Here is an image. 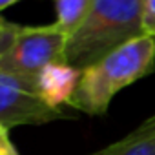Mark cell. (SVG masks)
Wrapping results in <instances>:
<instances>
[{"mask_svg": "<svg viewBox=\"0 0 155 155\" xmlns=\"http://www.w3.org/2000/svg\"><path fill=\"white\" fill-rule=\"evenodd\" d=\"M155 69V38L139 37L81 71L68 106L88 115H104L111 99Z\"/></svg>", "mask_w": 155, "mask_h": 155, "instance_id": "6da1fadb", "label": "cell"}, {"mask_svg": "<svg viewBox=\"0 0 155 155\" xmlns=\"http://www.w3.org/2000/svg\"><path fill=\"white\" fill-rule=\"evenodd\" d=\"M144 0H93L91 9L66 44L64 60L79 71L117 48L144 37Z\"/></svg>", "mask_w": 155, "mask_h": 155, "instance_id": "7a4b0ae2", "label": "cell"}, {"mask_svg": "<svg viewBox=\"0 0 155 155\" xmlns=\"http://www.w3.org/2000/svg\"><path fill=\"white\" fill-rule=\"evenodd\" d=\"M66 44L68 35L57 24L20 26L13 46L0 58V69L35 79L42 68L53 62H66Z\"/></svg>", "mask_w": 155, "mask_h": 155, "instance_id": "3957f363", "label": "cell"}, {"mask_svg": "<svg viewBox=\"0 0 155 155\" xmlns=\"http://www.w3.org/2000/svg\"><path fill=\"white\" fill-rule=\"evenodd\" d=\"M66 117L60 110L49 108L35 90V79H26L0 69V126L44 124Z\"/></svg>", "mask_w": 155, "mask_h": 155, "instance_id": "277c9868", "label": "cell"}, {"mask_svg": "<svg viewBox=\"0 0 155 155\" xmlns=\"http://www.w3.org/2000/svg\"><path fill=\"white\" fill-rule=\"evenodd\" d=\"M81 79V71L69 66L68 62H53L42 68L35 77L37 95L53 110L69 104L77 84Z\"/></svg>", "mask_w": 155, "mask_h": 155, "instance_id": "5b68a950", "label": "cell"}, {"mask_svg": "<svg viewBox=\"0 0 155 155\" xmlns=\"http://www.w3.org/2000/svg\"><path fill=\"white\" fill-rule=\"evenodd\" d=\"M90 155H155V115L142 120L120 140Z\"/></svg>", "mask_w": 155, "mask_h": 155, "instance_id": "8992f818", "label": "cell"}, {"mask_svg": "<svg viewBox=\"0 0 155 155\" xmlns=\"http://www.w3.org/2000/svg\"><path fill=\"white\" fill-rule=\"evenodd\" d=\"M93 0H55L57 20L55 24L68 35V38L82 26Z\"/></svg>", "mask_w": 155, "mask_h": 155, "instance_id": "52a82bcc", "label": "cell"}, {"mask_svg": "<svg viewBox=\"0 0 155 155\" xmlns=\"http://www.w3.org/2000/svg\"><path fill=\"white\" fill-rule=\"evenodd\" d=\"M142 28H144V35L155 38V0H144Z\"/></svg>", "mask_w": 155, "mask_h": 155, "instance_id": "ba28073f", "label": "cell"}, {"mask_svg": "<svg viewBox=\"0 0 155 155\" xmlns=\"http://www.w3.org/2000/svg\"><path fill=\"white\" fill-rule=\"evenodd\" d=\"M0 155H18L13 142L9 140V135H8V130L0 126Z\"/></svg>", "mask_w": 155, "mask_h": 155, "instance_id": "9c48e42d", "label": "cell"}, {"mask_svg": "<svg viewBox=\"0 0 155 155\" xmlns=\"http://www.w3.org/2000/svg\"><path fill=\"white\" fill-rule=\"evenodd\" d=\"M18 0H0V13H2L4 9H8L9 6H13V4H17Z\"/></svg>", "mask_w": 155, "mask_h": 155, "instance_id": "30bf717a", "label": "cell"}, {"mask_svg": "<svg viewBox=\"0 0 155 155\" xmlns=\"http://www.w3.org/2000/svg\"><path fill=\"white\" fill-rule=\"evenodd\" d=\"M0 18H2V17H0Z\"/></svg>", "mask_w": 155, "mask_h": 155, "instance_id": "8fae6325", "label": "cell"}]
</instances>
